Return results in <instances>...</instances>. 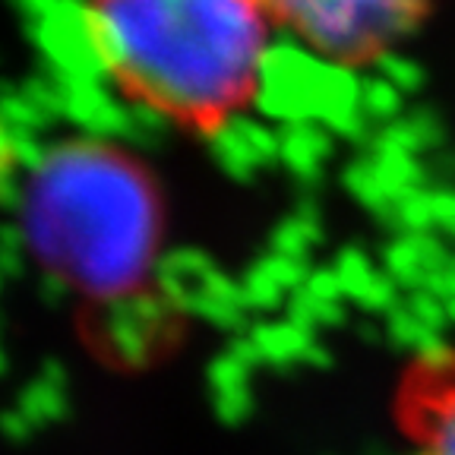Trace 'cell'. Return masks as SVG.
I'll return each mask as SVG.
<instances>
[{
  "label": "cell",
  "mask_w": 455,
  "mask_h": 455,
  "mask_svg": "<svg viewBox=\"0 0 455 455\" xmlns=\"http://www.w3.org/2000/svg\"><path fill=\"white\" fill-rule=\"evenodd\" d=\"M171 130V114L149 101H130L127 108V127H124V142L136 149H156L162 146Z\"/></svg>",
  "instance_id": "cell-16"
},
{
  "label": "cell",
  "mask_w": 455,
  "mask_h": 455,
  "mask_svg": "<svg viewBox=\"0 0 455 455\" xmlns=\"http://www.w3.org/2000/svg\"><path fill=\"white\" fill-rule=\"evenodd\" d=\"M288 320L310 329V332H316L323 326H339L345 320V304L341 300H320L300 288L288 300Z\"/></svg>",
  "instance_id": "cell-19"
},
{
  "label": "cell",
  "mask_w": 455,
  "mask_h": 455,
  "mask_svg": "<svg viewBox=\"0 0 455 455\" xmlns=\"http://www.w3.org/2000/svg\"><path fill=\"white\" fill-rule=\"evenodd\" d=\"M420 455H455V392L436 402L434 418H427V446Z\"/></svg>",
  "instance_id": "cell-23"
},
{
  "label": "cell",
  "mask_w": 455,
  "mask_h": 455,
  "mask_svg": "<svg viewBox=\"0 0 455 455\" xmlns=\"http://www.w3.org/2000/svg\"><path fill=\"white\" fill-rule=\"evenodd\" d=\"M171 313H178L162 294H124L101 307L95 332L101 348L127 367H140L158 348Z\"/></svg>",
  "instance_id": "cell-6"
},
{
  "label": "cell",
  "mask_w": 455,
  "mask_h": 455,
  "mask_svg": "<svg viewBox=\"0 0 455 455\" xmlns=\"http://www.w3.org/2000/svg\"><path fill=\"white\" fill-rule=\"evenodd\" d=\"M219 266L199 250H178L158 259L156 266V288L174 310L196 313L199 304L209 298L219 275Z\"/></svg>",
  "instance_id": "cell-9"
},
{
  "label": "cell",
  "mask_w": 455,
  "mask_h": 455,
  "mask_svg": "<svg viewBox=\"0 0 455 455\" xmlns=\"http://www.w3.org/2000/svg\"><path fill=\"white\" fill-rule=\"evenodd\" d=\"M20 215L28 250L85 294H133L158 266L156 193L133 162L99 140L48 149L26 178Z\"/></svg>",
  "instance_id": "cell-2"
},
{
  "label": "cell",
  "mask_w": 455,
  "mask_h": 455,
  "mask_svg": "<svg viewBox=\"0 0 455 455\" xmlns=\"http://www.w3.org/2000/svg\"><path fill=\"white\" fill-rule=\"evenodd\" d=\"M250 339L256 341V348L263 355V363L272 367H294V363H307V351L313 348L316 332L298 326V323H263L250 332Z\"/></svg>",
  "instance_id": "cell-14"
},
{
  "label": "cell",
  "mask_w": 455,
  "mask_h": 455,
  "mask_svg": "<svg viewBox=\"0 0 455 455\" xmlns=\"http://www.w3.org/2000/svg\"><path fill=\"white\" fill-rule=\"evenodd\" d=\"M446 307H449V320H452V323H455V298H452V300H449V304H446Z\"/></svg>",
  "instance_id": "cell-35"
},
{
  "label": "cell",
  "mask_w": 455,
  "mask_h": 455,
  "mask_svg": "<svg viewBox=\"0 0 455 455\" xmlns=\"http://www.w3.org/2000/svg\"><path fill=\"white\" fill-rule=\"evenodd\" d=\"M377 70L386 83L395 85L398 92H414V89L424 83V73H420V67L414 64L411 57L392 54V51H386V54L377 57Z\"/></svg>",
  "instance_id": "cell-25"
},
{
  "label": "cell",
  "mask_w": 455,
  "mask_h": 455,
  "mask_svg": "<svg viewBox=\"0 0 455 455\" xmlns=\"http://www.w3.org/2000/svg\"><path fill=\"white\" fill-rule=\"evenodd\" d=\"M64 85V117L73 121L89 140H124L127 108L111 79H73Z\"/></svg>",
  "instance_id": "cell-8"
},
{
  "label": "cell",
  "mask_w": 455,
  "mask_h": 455,
  "mask_svg": "<svg viewBox=\"0 0 455 455\" xmlns=\"http://www.w3.org/2000/svg\"><path fill=\"white\" fill-rule=\"evenodd\" d=\"M405 307L414 313V316H418L420 323H427L430 329H436V332H443V326L449 323V307L443 304V300L436 298V294L424 291V288H420V291L408 294Z\"/></svg>",
  "instance_id": "cell-26"
},
{
  "label": "cell",
  "mask_w": 455,
  "mask_h": 455,
  "mask_svg": "<svg viewBox=\"0 0 455 455\" xmlns=\"http://www.w3.org/2000/svg\"><path fill=\"white\" fill-rule=\"evenodd\" d=\"M418 361H420V367H427L430 373H449V370L455 367V355L446 341H440V345H434L430 351H424Z\"/></svg>",
  "instance_id": "cell-32"
},
{
  "label": "cell",
  "mask_w": 455,
  "mask_h": 455,
  "mask_svg": "<svg viewBox=\"0 0 455 455\" xmlns=\"http://www.w3.org/2000/svg\"><path fill=\"white\" fill-rule=\"evenodd\" d=\"M111 83L178 117L253 95L269 48L259 0H89Z\"/></svg>",
  "instance_id": "cell-1"
},
{
  "label": "cell",
  "mask_w": 455,
  "mask_h": 455,
  "mask_svg": "<svg viewBox=\"0 0 455 455\" xmlns=\"http://www.w3.org/2000/svg\"><path fill=\"white\" fill-rule=\"evenodd\" d=\"M42 298H44V304H60V300L67 298V291H70V284L64 282L60 275H54V272H44V278H42Z\"/></svg>",
  "instance_id": "cell-33"
},
{
  "label": "cell",
  "mask_w": 455,
  "mask_h": 455,
  "mask_svg": "<svg viewBox=\"0 0 455 455\" xmlns=\"http://www.w3.org/2000/svg\"><path fill=\"white\" fill-rule=\"evenodd\" d=\"M250 373L235 355H221L209 367V386H212L215 411L225 424H241L253 411V392H250Z\"/></svg>",
  "instance_id": "cell-11"
},
{
  "label": "cell",
  "mask_w": 455,
  "mask_h": 455,
  "mask_svg": "<svg viewBox=\"0 0 455 455\" xmlns=\"http://www.w3.org/2000/svg\"><path fill=\"white\" fill-rule=\"evenodd\" d=\"M20 408L32 427H42V424H54V420L64 418L67 411V373L64 367L57 361L44 363L38 370V377L22 389L20 395Z\"/></svg>",
  "instance_id": "cell-13"
},
{
  "label": "cell",
  "mask_w": 455,
  "mask_h": 455,
  "mask_svg": "<svg viewBox=\"0 0 455 455\" xmlns=\"http://www.w3.org/2000/svg\"><path fill=\"white\" fill-rule=\"evenodd\" d=\"M320 215L310 203L298 209L288 221L275 228V235H272V253H282V256H291V259H300L304 263L307 253L316 241H320Z\"/></svg>",
  "instance_id": "cell-15"
},
{
  "label": "cell",
  "mask_w": 455,
  "mask_h": 455,
  "mask_svg": "<svg viewBox=\"0 0 455 455\" xmlns=\"http://www.w3.org/2000/svg\"><path fill=\"white\" fill-rule=\"evenodd\" d=\"M361 108L367 111L370 121H392L402 108V92L392 83H386L383 76L367 79L361 89Z\"/></svg>",
  "instance_id": "cell-24"
},
{
  "label": "cell",
  "mask_w": 455,
  "mask_h": 455,
  "mask_svg": "<svg viewBox=\"0 0 455 455\" xmlns=\"http://www.w3.org/2000/svg\"><path fill=\"white\" fill-rule=\"evenodd\" d=\"M424 291L436 294V298L443 300V304H449V300L455 298V259H449L443 269H436L434 275L427 278Z\"/></svg>",
  "instance_id": "cell-31"
},
{
  "label": "cell",
  "mask_w": 455,
  "mask_h": 455,
  "mask_svg": "<svg viewBox=\"0 0 455 455\" xmlns=\"http://www.w3.org/2000/svg\"><path fill=\"white\" fill-rule=\"evenodd\" d=\"M345 184H348V190L355 193V196L361 199V203L367 209H373V212L386 215V219L392 215L395 196H392V193L386 190V184H383V178H379V168L373 164V158L351 164V168L345 171Z\"/></svg>",
  "instance_id": "cell-18"
},
{
  "label": "cell",
  "mask_w": 455,
  "mask_h": 455,
  "mask_svg": "<svg viewBox=\"0 0 455 455\" xmlns=\"http://www.w3.org/2000/svg\"><path fill=\"white\" fill-rule=\"evenodd\" d=\"M288 26L335 64L386 54V44L414 22L420 0H272Z\"/></svg>",
  "instance_id": "cell-4"
},
{
  "label": "cell",
  "mask_w": 455,
  "mask_h": 455,
  "mask_svg": "<svg viewBox=\"0 0 455 455\" xmlns=\"http://www.w3.org/2000/svg\"><path fill=\"white\" fill-rule=\"evenodd\" d=\"M215 162L228 178L250 180L259 168L282 158V133L247 114H228L209 130Z\"/></svg>",
  "instance_id": "cell-7"
},
{
  "label": "cell",
  "mask_w": 455,
  "mask_h": 455,
  "mask_svg": "<svg viewBox=\"0 0 455 455\" xmlns=\"http://www.w3.org/2000/svg\"><path fill=\"white\" fill-rule=\"evenodd\" d=\"M28 36L48 60L51 76H57L60 83L111 79L99 44V32H95L92 10L83 0H64L48 16L28 22Z\"/></svg>",
  "instance_id": "cell-5"
},
{
  "label": "cell",
  "mask_w": 455,
  "mask_h": 455,
  "mask_svg": "<svg viewBox=\"0 0 455 455\" xmlns=\"http://www.w3.org/2000/svg\"><path fill=\"white\" fill-rule=\"evenodd\" d=\"M332 269H335V275H339L341 288H345V298L357 300V304L367 298L370 288H373V284L379 282V275H383V272L373 269V263H370L361 250H345V253H339Z\"/></svg>",
  "instance_id": "cell-21"
},
{
  "label": "cell",
  "mask_w": 455,
  "mask_h": 455,
  "mask_svg": "<svg viewBox=\"0 0 455 455\" xmlns=\"http://www.w3.org/2000/svg\"><path fill=\"white\" fill-rule=\"evenodd\" d=\"M434 225L436 231L455 237V193L434 190Z\"/></svg>",
  "instance_id": "cell-30"
},
{
  "label": "cell",
  "mask_w": 455,
  "mask_h": 455,
  "mask_svg": "<svg viewBox=\"0 0 455 455\" xmlns=\"http://www.w3.org/2000/svg\"><path fill=\"white\" fill-rule=\"evenodd\" d=\"M386 329H389L392 345H395V348H408L414 357H420L424 351H430L434 345L443 341V332H436V329H430L427 323H420L405 307V300L386 316Z\"/></svg>",
  "instance_id": "cell-17"
},
{
  "label": "cell",
  "mask_w": 455,
  "mask_h": 455,
  "mask_svg": "<svg viewBox=\"0 0 455 455\" xmlns=\"http://www.w3.org/2000/svg\"><path fill=\"white\" fill-rule=\"evenodd\" d=\"M446 243L436 231L427 235H402L395 243H389L386 250V275L395 278L398 288L408 291H420L427 284V278L434 275L436 269L449 263Z\"/></svg>",
  "instance_id": "cell-10"
},
{
  "label": "cell",
  "mask_w": 455,
  "mask_h": 455,
  "mask_svg": "<svg viewBox=\"0 0 455 455\" xmlns=\"http://www.w3.org/2000/svg\"><path fill=\"white\" fill-rule=\"evenodd\" d=\"M4 427H7V436H10V440H26V436L32 434V430H36V427H32V420H28L26 414L20 411V408H13V411H10L7 418H4Z\"/></svg>",
  "instance_id": "cell-34"
},
{
  "label": "cell",
  "mask_w": 455,
  "mask_h": 455,
  "mask_svg": "<svg viewBox=\"0 0 455 455\" xmlns=\"http://www.w3.org/2000/svg\"><path fill=\"white\" fill-rule=\"evenodd\" d=\"M402 124H405V130L411 133L414 146H418L420 152L436 149V146H440L443 127H440V121H436V117L430 111H414V114H408V117H402Z\"/></svg>",
  "instance_id": "cell-27"
},
{
  "label": "cell",
  "mask_w": 455,
  "mask_h": 455,
  "mask_svg": "<svg viewBox=\"0 0 455 455\" xmlns=\"http://www.w3.org/2000/svg\"><path fill=\"white\" fill-rule=\"evenodd\" d=\"M363 83L345 64L316 54L298 38H278L266 48L256 73L253 105L282 127L323 124L345 140H367L370 117L361 108Z\"/></svg>",
  "instance_id": "cell-3"
},
{
  "label": "cell",
  "mask_w": 455,
  "mask_h": 455,
  "mask_svg": "<svg viewBox=\"0 0 455 455\" xmlns=\"http://www.w3.org/2000/svg\"><path fill=\"white\" fill-rule=\"evenodd\" d=\"M241 288H243V300H247V310H272V307H278V300L288 294L282 284H278V278L272 275L266 259L250 266L247 275L241 278Z\"/></svg>",
  "instance_id": "cell-22"
},
{
  "label": "cell",
  "mask_w": 455,
  "mask_h": 455,
  "mask_svg": "<svg viewBox=\"0 0 455 455\" xmlns=\"http://www.w3.org/2000/svg\"><path fill=\"white\" fill-rule=\"evenodd\" d=\"M304 291H310L313 298H320V300H345V288H341L335 269H313L310 275H307Z\"/></svg>",
  "instance_id": "cell-29"
},
{
  "label": "cell",
  "mask_w": 455,
  "mask_h": 455,
  "mask_svg": "<svg viewBox=\"0 0 455 455\" xmlns=\"http://www.w3.org/2000/svg\"><path fill=\"white\" fill-rule=\"evenodd\" d=\"M389 221L395 228H402V235H427L436 231L434 225V193L427 190H411L405 196L395 199Z\"/></svg>",
  "instance_id": "cell-20"
},
{
  "label": "cell",
  "mask_w": 455,
  "mask_h": 455,
  "mask_svg": "<svg viewBox=\"0 0 455 455\" xmlns=\"http://www.w3.org/2000/svg\"><path fill=\"white\" fill-rule=\"evenodd\" d=\"M332 152V133L323 124H291L282 127V158L278 162L300 180L320 178L323 162Z\"/></svg>",
  "instance_id": "cell-12"
},
{
  "label": "cell",
  "mask_w": 455,
  "mask_h": 455,
  "mask_svg": "<svg viewBox=\"0 0 455 455\" xmlns=\"http://www.w3.org/2000/svg\"><path fill=\"white\" fill-rule=\"evenodd\" d=\"M26 235H22V228L10 225L7 231H4V269H7V275H20L22 266H26Z\"/></svg>",
  "instance_id": "cell-28"
}]
</instances>
